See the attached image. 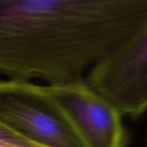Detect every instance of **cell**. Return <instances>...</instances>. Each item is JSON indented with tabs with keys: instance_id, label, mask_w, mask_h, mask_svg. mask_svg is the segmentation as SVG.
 <instances>
[{
	"instance_id": "obj_1",
	"label": "cell",
	"mask_w": 147,
	"mask_h": 147,
	"mask_svg": "<svg viewBox=\"0 0 147 147\" xmlns=\"http://www.w3.org/2000/svg\"><path fill=\"white\" fill-rule=\"evenodd\" d=\"M146 21L147 0H0V74L84 80Z\"/></svg>"
},
{
	"instance_id": "obj_2",
	"label": "cell",
	"mask_w": 147,
	"mask_h": 147,
	"mask_svg": "<svg viewBox=\"0 0 147 147\" xmlns=\"http://www.w3.org/2000/svg\"><path fill=\"white\" fill-rule=\"evenodd\" d=\"M25 84L72 129L84 147H124L121 114L85 79L59 85L30 81Z\"/></svg>"
},
{
	"instance_id": "obj_3",
	"label": "cell",
	"mask_w": 147,
	"mask_h": 147,
	"mask_svg": "<svg viewBox=\"0 0 147 147\" xmlns=\"http://www.w3.org/2000/svg\"><path fill=\"white\" fill-rule=\"evenodd\" d=\"M121 114L147 109V21L121 47L95 65L86 80Z\"/></svg>"
},
{
	"instance_id": "obj_4",
	"label": "cell",
	"mask_w": 147,
	"mask_h": 147,
	"mask_svg": "<svg viewBox=\"0 0 147 147\" xmlns=\"http://www.w3.org/2000/svg\"><path fill=\"white\" fill-rule=\"evenodd\" d=\"M0 120L46 146L84 147L59 116L28 90L25 81L0 79Z\"/></svg>"
},
{
	"instance_id": "obj_5",
	"label": "cell",
	"mask_w": 147,
	"mask_h": 147,
	"mask_svg": "<svg viewBox=\"0 0 147 147\" xmlns=\"http://www.w3.org/2000/svg\"><path fill=\"white\" fill-rule=\"evenodd\" d=\"M0 147H48L39 144L0 120Z\"/></svg>"
}]
</instances>
